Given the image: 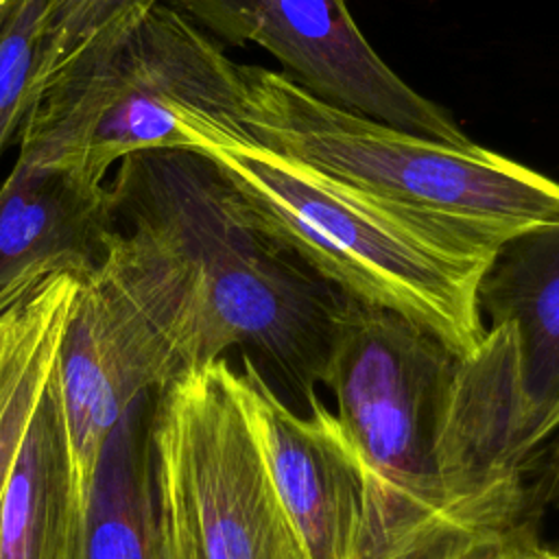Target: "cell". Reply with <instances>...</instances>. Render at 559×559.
Listing matches in <instances>:
<instances>
[{
	"label": "cell",
	"instance_id": "1",
	"mask_svg": "<svg viewBox=\"0 0 559 559\" xmlns=\"http://www.w3.org/2000/svg\"><path fill=\"white\" fill-rule=\"evenodd\" d=\"M107 190L116 227L157 251L186 288L183 371L240 347L308 402L347 295L262 229L199 153H133Z\"/></svg>",
	"mask_w": 559,
	"mask_h": 559
},
{
	"label": "cell",
	"instance_id": "2",
	"mask_svg": "<svg viewBox=\"0 0 559 559\" xmlns=\"http://www.w3.org/2000/svg\"><path fill=\"white\" fill-rule=\"evenodd\" d=\"M240 63L166 0L76 46L37 87L17 157L107 183L144 151L210 148L245 133Z\"/></svg>",
	"mask_w": 559,
	"mask_h": 559
},
{
	"label": "cell",
	"instance_id": "3",
	"mask_svg": "<svg viewBox=\"0 0 559 559\" xmlns=\"http://www.w3.org/2000/svg\"><path fill=\"white\" fill-rule=\"evenodd\" d=\"M207 157L253 221L341 293L386 308L472 354L487 325L478 284L496 251L389 207L249 135Z\"/></svg>",
	"mask_w": 559,
	"mask_h": 559
},
{
	"label": "cell",
	"instance_id": "4",
	"mask_svg": "<svg viewBox=\"0 0 559 559\" xmlns=\"http://www.w3.org/2000/svg\"><path fill=\"white\" fill-rule=\"evenodd\" d=\"M253 140L389 207L496 251L559 216V181L476 142L448 144L336 107L284 72L240 66Z\"/></svg>",
	"mask_w": 559,
	"mask_h": 559
},
{
	"label": "cell",
	"instance_id": "5",
	"mask_svg": "<svg viewBox=\"0 0 559 559\" xmlns=\"http://www.w3.org/2000/svg\"><path fill=\"white\" fill-rule=\"evenodd\" d=\"M459 358L417 323L345 299L321 384L367 476L360 559H393L441 526L496 533L454 515L439 478Z\"/></svg>",
	"mask_w": 559,
	"mask_h": 559
},
{
	"label": "cell",
	"instance_id": "6",
	"mask_svg": "<svg viewBox=\"0 0 559 559\" xmlns=\"http://www.w3.org/2000/svg\"><path fill=\"white\" fill-rule=\"evenodd\" d=\"M186 293L166 264L116 229L105 262L81 277L55 365L79 509L90 515L103 450L148 391L183 369Z\"/></svg>",
	"mask_w": 559,
	"mask_h": 559
},
{
	"label": "cell",
	"instance_id": "7",
	"mask_svg": "<svg viewBox=\"0 0 559 559\" xmlns=\"http://www.w3.org/2000/svg\"><path fill=\"white\" fill-rule=\"evenodd\" d=\"M146 421L155 502L192 559H310L271 483L227 358L157 391Z\"/></svg>",
	"mask_w": 559,
	"mask_h": 559
},
{
	"label": "cell",
	"instance_id": "8",
	"mask_svg": "<svg viewBox=\"0 0 559 559\" xmlns=\"http://www.w3.org/2000/svg\"><path fill=\"white\" fill-rule=\"evenodd\" d=\"M216 41L253 44L312 96L448 144L472 142L369 44L345 0H166Z\"/></svg>",
	"mask_w": 559,
	"mask_h": 559
},
{
	"label": "cell",
	"instance_id": "9",
	"mask_svg": "<svg viewBox=\"0 0 559 559\" xmlns=\"http://www.w3.org/2000/svg\"><path fill=\"white\" fill-rule=\"evenodd\" d=\"M234 391L277 498L310 559H360L367 476L334 413L314 393L295 413L242 356Z\"/></svg>",
	"mask_w": 559,
	"mask_h": 559
},
{
	"label": "cell",
	"instance_id": "10",
	"mask_svg": "<svg viewBox=\"0 0 559 559\" xmlns=\"http://www.w3.org/2000/svg\"><path fill=\"white\" fill-rule=\"evenodd\" d=\"M114 234L107 183L17 157L0 183V299L57 271L94 273Z\"/></svg>",
	"mask_w": 559,
	"mask_h": 559
},
{
	"label": "cell",
	"instance_id": "11",
	"mask_svg": "<svg viewBox=\"0 0 559 559\" xmlns=\"http://www.w3.org/2000/svg\"><path fill=\"white\" fill-rule=\"evenodd\" d=\"M478 308L489 325L515 330L524 391L542 428L559 402V216L496 249L478 284Z\"/></svg>",
	"mask_w": 559,
	"mask_h": 559
},
{
	"label": "cell",
	"instance_id": "12",
	"mask_svg": "<svg viewBox=\"0 0 559 559\" xmlns=\"http://www.w3.org/2000/svg\"><path fill=\"white\" fill-rule=\"evenodd\" d=\"M87 520L74 496L52 373L0 502V559H79Z\"/></svg>",
	"mask_w": 559,
	"mask_h": 559
},
{
	"label": "cell",
	"instance_id": "13",
	"mask_svg": "<svg viewBox=\"0 0 559 559\" xmlns=\"http://www.w3.org/2000/svg\"><path fill=\"white\" fill-rule=\"evenodd\" d=\"M81 277L57 271L26 301L20 332L0 367V502L33 415L52 380Z\"/></svg>",
	"mask_w": 559,
	"mask_h": 559
},
{
	"label": "cell",
	"instance_id": "14",
	"mask_svg": "<svg viewBox=\"0 0 559 559\" xmlns=\"http://www.w3.org/2000/svg\"><path fill=\"white\" fill-rule=\"evenodd\" d=\"M151 515L146 421L140 402L103 450L79 559H148Z\"/></svg>",
	"mask_w": 559,
	"mask_h": 559
},
{
	"label": "cell",
	"instance_id": "15",
	"mask_svg": "<svg viewBox=\"0 0 559 559\" xmlns=\"http://www.w3.org/2000/svg\"><path fill=\"white\" fill-rule=\"evenodd\" d=\"M48 0H15L0 13V157L35 96Z\"/></svg>",
	"mask_w": 559,
	"mask_h": 559
},
{
	"label": "cell",
	"instance_id": "16",
	"mask_svg": "<svg viewBox=\"0 0 559 559\" xmlns=\"http://www.w3.org/2000/svg\"><path fill=\"white\" fill-rule=\"evenodd\" d=\"M155 2L162 0H76L74 9L63 20L59 31L41 46L35 92L76 46L92 39L111 24L124 20L127 15L142 11Z\"/></svg>",
	"mask_w": 559,
	"mask_h": 559
},
{
	"label": "cell",
	"instance_id": "17",
	"mask_svg": "<svg viewBox=\"0 0 559 559\" xmlns=\"http://www.w3.org/2000/svg\"><path fill=\"white\" fill-rule=\"evenodd\" d=\"M465 559H559V552L542 546L524 524L483 542Z\"/></svg>",
	"mask_w": 559,
	"mask_h": 559
},
{
	"label": "cell",
	"instance_id": "18",
	"mask_svg": "<svg viewBox=\"0 0 559 559\" xmlns=\"http://www.w3.org/2000/svg\"><path fill=\"white\" fill-rule=\"evenodd\" d=\"M153 498V491H151ZM148 559H192L177 524L153 498L151 515V539H148Z\"/></svg>",
	"mask_w": 559,
	"mask_h": 559
},
{
	"label": "cell",
	"instance_id": "19",
	"mask_svg": "<svg viewBox=\"0 0 559 559\" xmlns=\"http://www.w3.org/2000/svg\"><path fill=\"white\" fill-rule=\"evenodd\" d=\"M48 277V275H46ZM41 282L37 284H31L4 299H0V367L2 362L7 360L11 347H13V341L20 332V325H22V317H24V308H26V301L28 297L33 295V290L39 286Z\"/></svg>",
	"mask_w": 559,
	"mask_h": 559
},
{
	"label": "cell",
	"instance_id": "20",
	"mask_svg": "<svg viewBox=\"0 0 559 559\" xmlns=\"http://www.w3.org/2000/svg\"><path fill=\"white\" fill-rule=\"evenodd\" d=\"M74 4H76V0H48V28L44 35V44L59 31L63 20L74 9Z\"/></svg>",
	"mask_w": 559,
	"mask_h": 559
},
{
	"label": "cell",
	"instance_id": "21",
	"mask_svg": "<svg viewBox=\"0 0 559 559\" xmlns=\"http://www.w3.org/2000/svg\"><path fill=\"white\" fill-rule=\"evenodd\" d=\"M559 430V402L555 404V408L548 413V417H546V421L542 424V428H539V443H544L552 432H557Z\"/></svg>",
	"mask_w": 559,
	"mask_h": 559
},
{
	"label": "cell",
	"instance_id": "22",
	"mask_svg": "<svg viewBox=\"0 0 559 559\" xmlns=\"http://www.w3.org/2000/svg\"><path fill=\"white\" fill-rule=\"evenodd\" d=\"M13 2H15V0H0V13H4Z\"/></svg>",
	"mask_w": 559,
	"mask_h": 559
}]
</instances>
